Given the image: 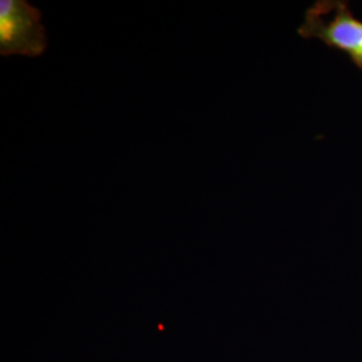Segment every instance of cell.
Returning <instances> with one entry per match:
<instances>
[{
  "mask_svg": "<svg viewBox=\"0 0 362 362\" xmlns=\"http://www.w3.org/2000/svg\"><path fill=\"white\" fill-rule=\"evenodd\" d=\"M298 34L305 39H320L329 47L348 54L362 70V22L342 0H320L306 11Z\"/></svg>",
  "mask_w": 362,
  "mask_h": 362,
  "instance_id": "1",
  "label": "cell"
},
{
  "mask_svg": "<svg viewBox=\"0 0 362 362\" xmlns=\"http://www.w3.org/2000/svg\"><path fill=\"white\" fill-rule=\"evenodd\" d=\"M40 11L26 0L0 1V54L40 57L47 47Z\"/></svg>",
  "mask_w": 362,
  "mask_h": 362,
  "instance_id": "2",
  "label": "cell"
}]
</instances>
